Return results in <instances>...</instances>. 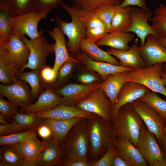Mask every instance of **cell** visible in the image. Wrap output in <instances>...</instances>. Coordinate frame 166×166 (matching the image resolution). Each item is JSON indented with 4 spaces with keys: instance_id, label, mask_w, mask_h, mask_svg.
<instances>
[{
    "instance_id": "cell-28",
    "label": "cell",
    "mask_w": 166,
    "mask_h": 166,
    "mask_svg": "<svg viewBox=\"0 0 166 166\" xmlns=\"http://www.w3.org/2000/svg\"><path fill=\"white\" fill-rule=\"evenodd\" d=\"M135 37L133 33L123 31H115L108 34L96 42L99 46H106L117 49L126 51L130 46L129 43L133 41Z\"/></svg>"
},
{
    "instance_id": "cell-38",
    "label": "cell",
    "mask_w": 166,
    "mask_h": 166,
    "mask_svg": "<svg viewBox=\"0 0 166 166\" xmlns=\"http://www.w3.org/2000/svg\"><path fill=\"white\" fill-rule=\"evenodd\" d=\"M73 6L83 11H93L100 6L110 4L115 6L120 5L123 0H71Z\"/></svg>"
},
{
    "instance_id": "cell-54",
    "label": "cell",
    "mask_w": 166,
    "mask_h": 166,
    "mask_svg": "<svg viewBox=\"0 0 166 166\" xmlns=\"http://www.w3.org/2000/svg\"><path fill=\"white\" fill-rule=\"evenodd\" d=\"M152 166H166V159L164 156L162 159L154 161Z\"/></svg>"
},
{
    "instance_id": "cell-25",
    "label": "cell",
    "mask_w": 166,
    "mask_h": 166,
    "mask_svg": "<svg viewBox=\"0 0 166 166\" xmlns=\"http://www.w3.org/2000/svg\"><path fill=\"white\" fill-rule=\"evenodd\" d=\"M118 155L128 161L131 166H148L137 148L129 140L117 138Z\"/></svg>"
},
{
    "instance_id": "cell-57",
    "label": "cell",
    "mask_w": 166,
    "mask_h": 166,
    "mask_svg": "<svg viewBox=\"0 0 166 166\" xmlns=\"http://www.w3.org/2000/svg\"><path fill=\"white\" fill-rule=\"evenodd\" d=\"M0 123L2 124L3 125L7 124L9 123L8 121L1 113H0Z\"/></svg>"
},
{
    "instance_id": "cell-18",
    "label": "cell",
    "mask_w": 166,
    "mask_h": 166,
    "mask_svg": "<svg viewBox=\"0 0 166 166\" xmlns=\"http://www.w3.org/2000/svg\"><path fill=\"white\" fill-rule=\"evenodd\" d=\"M82 118L81 117L67 119L41 118L39 125H45L50 128L54 142L60 147L71 129Z\"/></svg>"
},
{
    "instance_id": "cell-43",
    "label": "cell",
    "mask_w": 166,
    "mask_h": 166,
    "mask_svg": "<svg viewBox=\"0 0 166 166\" xmlns=\"http://www.w3.org/2000/svg\"><path fill=\"white\" fill-rule=\"evenodd\" d=\"M118 155L116 144L110 146L102 156L97 161L91 160V166H111L114 157Z\"/></svg>"
},
{
    "instance_id": "cell-49",
    "label": "cell",
    "mask_w": 166,
    "mask_h": 166,
    "mask_svg": "<svg viewBox=\"0 0 166 166\" xmlns=\"http://www.w3.org/2000/svg\"><path fill=\"white\" fill-rule=\"evenodd\" d=\"M120 6L121 7L137 6L146 10H150L147 6L145 0H123Z\"/></svg>"
},
{
    "instance_id": "cell-34",
    "label": "cell",
    "mask_w": 166,
    "mask_h": 166,
    "mask_svg": "<svg viewBox=\"0 0 166 166\" xmlns=\"http://www.w3.org/2000/svg\"><path fill=\"white\" fill-rule=\"evenodd\" d=\"M154 16L149 19L152 27L159 37L166 38V5L161 3L154 10Z\"/></svg>"
},
{
    "instance_id": "cell-58",
    "label": "cell",
    "mask_w": 166,
    "mask_h": 166,
    "mask_svg": "<svg viewBox=\"0 0 166 166\" xmlns=\"http://www.w3.org/2000/svg\"><path fill=\"white\" fill-rule=\"evenodd\" d=\"M163 132L164 136L166 139V125L163 129Z\"/></svg>"
},
{
    "instance_id": "cell-41",
    "label": "cell",
    "mask_w": 166,
    "mask_h": 166,
    "mask_svg": "<svg viewBox=\"0 0 166 166\" xmlns=\"http://www.w3.org/2000/svg\"><path fill=\"white\" fill-rule=\"evenodd\" d=\"M78 9L80 19L86 29L100 26H105L94 11H85Z\"/></svg>"
},
{
    "instance_id": "cell-17",
    "label": "cell",
    "mask_w": 166,
    "mask_h": 166,
    "mask_svg": "<svg viewBox=\"0 0 166 166\" xmlns=\"http://www.w3.org/2000/svg\"><path fill=\"white\" fill-rule=\"evenodd\" d=\"M61 104V97L53 89L48 88L41 93L34 103L22 108L19 111L25 114L44 112Z\"/></svg>"
},
{
    "instance_id": "cell-7",
    "label": "cell",
    "mask_w": 166,
    "mask_h": 166,
    "mask_svg": "<svg viewBox=\"0 0 166 166\" xmlns=\"http://www.w3.org/2000/svg\"><path fill=\"white\" fill-rule=\"evenodd\" d=\"M48 14L32 11L21 15L11 17L10 34L16 33L22 36L26 35L30 39L38 38L42 33L38 29L39 22L41 20L46 18Z\"/></svg>"
},
{
    "instance_id": "cell-47",
    "label": "cell",
    "mask_w": 166,
    "mask_h": 166,
    "mask_svg": "<svg viewBox=\"0 0 166 166\" xmlns=\"http://www.w3.org/2000/svg\"><path fill=\"white\" fill-rule=\"evenodd\" d=\"M41 75L42 81L47 88H49L56 82L57 73L49 66L46 65L41 70Z\"/></svg>"
},
{
    "instance_id": "cell-8",
    "label": "cell",
    "mask_w": 166,
    "mask_h": 166,
    "mask_svg": "<svg viewBox=\"0 0 166 166\" xmlns=\"http://www.w3.org/2000/svg\"><path fill=\"white\" fill-rule=\"evenodd\" d=\"M111 105V101L99 87L79 102L76 106L84 111L95 114L105 120L112 121Z\"/></svg>"
},
{
    "instance_id": "cell-5",
    "label": "cell",
    "mask_w": 166,
    "mask_h": 166,
    "mask_svg": "<svg viewBox=\"0 0 166 166\" xmlns=\"http://www.w3.org/2000/svg\"><path fill=\"white\" fill-rule=\"evenodd\" d=\"M22 38L28 46L30 52L27 62L21 72L26 68L32 70L41 69L46 66L47 57L50 54L54 53L55 43H49L42 32L38 38L34 39H28L25 35Z\"/></svg>"
},
{
    "instance_id": "cell-4",
    "label": "cell",
    "mask_w": 166,
    "mask_h": 166,
    "mask_svg": "<svg viewBox=\"0 0 166 166\" xmlns=\"http://www.w3.org/2000/svg\"><path fill=\"white\" fill-rule=\"evenodd\" d=\"M71 16L72 21L70 22H65L59 17L53 19L68 38L67 43L68 50L74 55L80 50L79 45L81 40L85 38L86 29L80 18L78 9L74 6H70L62 2L60 4Z\"/></svg>"
},
{
    "instance_id": "cell-30",
    "label": "cell",
    "mask_w": 166,
    "mask_h": 166,
    "mask_svg": "<svg viewBox=\"0 0 166 166\" xmlns=\"http://www.w3.org/2000/svg\"><path fill=\"white\" fill-rule=\"evenodd\" d=\"M0 159L5 161L8 166H32L24 159L17 144L2 145Z\"/></svg>"
},
{
    "instance_id": "cell-19",
    "label": "cell",
    "mask_w": 166,
    "mask_h": 166,
    "mask_svg": "<svg viewBox=\"0 0 166 166\" xmlns=\"http://www.w3.org/2000/svg\"><path fill=\"white\" fill-rule=\"evenodd\" d=\"M22 36L17 34L10 33L8 42L0 46L7 50L20 71L22 67L26 64L30 52L27 45L22 41Z\"/></svg>"
},
{
    "instance_id": "cell-23",
    "label": "cell",
    "mask_w": 166,
    "mask_h": 166,
    "mask_svg": "<svg viewBox=\"0 0 166 166\" xmlns=\"http://www.w3.org/2000/svg\"><path fill=\"white\" fill-rule=\"evenodd\" d=\"M128 71L117 73L109 75L101 83L100 88L106 93L111 102H116L119 93L123 85L129 81Z\"/></svg>"
},
{
    "instance_id": "cell-36",
    "label": "cell",
    "mask_w": 166,
    "mask_h": 166,
    "mask_svg": "<svg viewBox=\"0 0 166 166\" xmlns=\"http://www.w3.org/2000/svg\"><path fill=\"white\" fill-rule=\"evenodd\" d=\"M41 118L33 113H21L17 112L12 121L22 132L28 130H36L39 126Z\"/></svg>"
},
{
    "instance_id": "cell-33",
    "label": "cell",
    "mask_w": 166,
    "mask_h": 166,
    "mask_svg": "<svg viewBox=\"0 0 166 166\" xmlns=\"http://www.w3.org/2000/svg\"><path fill=\"white\" fill-rule=\"evenodd\" d=\"M11 17L5 0H0V46L7 43L9 39Z\"/></svg>"
},
{
    "instance_id": "cell-44",
    "label": "cell",
    "mask_w": 166,
    "mask_h": 166,
    "mask_svg": "<svg viewBox=\"0 0 166 166\" xmlns=\"http://www.w3.org/2000/svg\"><path fill=\"white\" fill-rule=\"evenodd\" d=\"M9 100H6L1 97L0 98V113L7 121H12L13 117L17 112L18 107Z\"/></svg>"
},
{
    "instance_id": "cell-12",
    "label": "cell",
    "mask_w": 166,
    "mask_h": 166,
    "mask_svg": "<svg viewBox=\"0 0 166 166\" xmlns=\"http://www.w3.org/2000/svg\"><path fill=\"white\" fill-rule=\"evenodd\" d=\"M101 83L98 81L89 84L71 83L58 88L55 91L61 97L62 104L75 106L94 90L100 87Z\"/></svg>"
},
{
    "instance_id": "cell-35",
    "label": "cell",
    "mask_w": 166,
    "mask_h": 166,
    "mask_svg": "<svg viewBox=\"0 0 166 166\" xmlns=\"http://www.w3.org/2000/svg\"><path fill=\"white\" fill-rule=\"evenodd\" d=\"M139 99L153 109L166 122V101L156 93L150 90Z\"/></svg>"
},
{
    "instance_id": "cell-10",
    "label": "cell",
    "mask_w": 166,
    "mask_h": 166,
    "mask_svg": "<svg viewBox=\"0 0 166 166\" xmlns=\"http://www.w3.org/2000/svg\"><path fill=\"white\" fill-rule=\"evenodd\" d=\"M156 136L143 124L137 140L136 147L148 166H152L153 162L164 157Z\"/></svg>"
},
{
    "instance_id": "cell-11",
    "label": "cell",
    "mask_w": 166,
    "mask_h": 166,
    "mask_svg": "<svg viewBox=\"0 0 166 166\" xmlns=\"http://www.w3.org/2000/svg\"><path fill=\"white\" fill-rule=\"evenodd\" d=\"M153 14L150 10H146L139 7L132 6L131 23L124 32L136 34L140 39V46L144 44L146 37L149 34L159 38L155 31L148 22Z\"/></svg>"
},
{
    "instance_id": "cell-20",
    "label": "cell",
    "mask_w": 166,
    "mask_h": 166,
    "mask_svg": "<svg viewBox=\"0 0 166 166\" xmlns=\"http://www.w3.org/2000/svg\"><path fill=\"white\" fill-rule=\"evenodd\" d=\"M33 114L40 118H48L59 119H67L75 117L89 119L95 114L84 111L76 105L70 106L62 104L57 106L49 111Z\"/></svg>"
},
{
    "instance_id": "cell-29",
    "label": "cell",
    "mask_w": 166,
    "mask_h": 166,
    "mask_svg": "<svg viewBox=\"0 0 166 166\" xmlns=\"http://www.w3.org/2000/svg\"><path fill=\"white\" fill-rule=\"evenodd\" d=\"M79 48L94 61L120 65L119 61L116 58L108 51L101 49L94 42L86 38L82 39L80 42Z\"/></svg>"
},
{
    "instance_id": "cell-21",
    "label": "cell",
    "mask_w": 166,
    "mask_h": 166,
    "mask_svg": "<svg viewBox=\"0 0 166 166\" xmlns=\"http://www.w3.org/2000/svg\"><path fill=\"white\" fill-rule=\"evenodd\" d=\"M126 51L111 48L107 49L111 55L119 60L120 65L133 68L146 67L145 63L142 57L139 49L138 40Z\"/></svg>"
},
{
    "instance_id": "cell-14",
    "label": "cell",
    "mask_w": 166,
    "mask_h": 166,
    "mask_svg": "<svg viewBox=\"0 0 166 166\" xmlns=\"http://www.w3.org/2000/svg\"><path fill=\"white\" fill-rule=\"evenodd\" d=\"M150 90L146 86L138 83L132 81L126 83L120 90L116 103L111 106L112 121L121 106L139 99Z\"/></svg>"
},
{
    "instance_id": "cell-46",
    "label": "cell",
    "mask_w": 166,
    "mask_h": 166,
    "mask_svg": "<svg viewBox=\"0 0 166 166\" xmlns=\"http://www.w3.org/2000/svg\"><path fill=\"white\" fill-rule=\"evenodd\" d=\"M109 33L105 26H100L86 29L85 38L96 42L106 35Z\"/></svg>"
},
{
    "instance_id": "cell-16",
    "label": "cell",
    "mask_w": 166,
    "mask_h": 166,
    "mask_svg": "<svg viewBox=\"0 0 166 166\" xmlns=\"http://www.w3.org/2000/svg\"><path fill=\"white\" fill-rule=\"evenodd\" d=\"M139 49L146 67L166 62V50L160 43L158 38L152 34L147 36L144 44L139 46Z\"/></svg>"
},
{
    "instance_id": "cell-24",
    "label": "cell",
    "mask_w": 166,
    "mask_h": 166,
    "mask_svg": "<svg viewBox=\"0 0 166 166\" xmlns=\"http://www.w3.org/2000/svg\"><path fill=\"white\" fill-rule=\"evenodd\" d=\"M20 71L18 65L7 50L0 47V81L4 85H10L18 80L16 73Z\"/></svg>"
},
{
    "instance_id": "cell-51",
    "label": "cell",
    "mask_w": 166,
    "mask_h": 166,
    "mask_svg": "<svg viewBox=\"0 0 166 166\" xmlns=\"http://www.w3.org/2000/svg\"><path fill=\"white\" fill-rule=\"evenodd\" d=\"M36 130L37 134L43 139H47L52 136V133L50 128L44 124L40 125Z\"/></svg>"
},
{
    "instance_id": "cell-53",
    "label": "cell",
    "mask_w": 166,
    "mask_h": 166,
    "mask_svg": "<svg viewBox=\"0 0 166 166\" xmlns=\"http://www.w3.org/2000/svg\"><path fill=\"white\" fill-rule=\"evenodd\" d=\"M160 76L166 89V62L162 63Z\"/></svg>"
},
{
    "instance_id": "cell-45",
    "label": "cell",
    "mask_w": 166,
    "mask_h": 166,
    "mask_svg": "<svg viewBox=\"0 0 166 166\" xmlns=\"http://www.w3.org/2000/svg\"><path fill=\"white\" fill-rule=\"evenodd\" d=\"M62 0H34V9L33 11L38 13L50 12L57 5L61 2Z\"/></svg>"
},
{
    "instance_id": "cell-2",
    "label": "cell",
    "mask_w": 166,
    "mask_h": 166,
    "mask_svg": "<svg viewBox=\"0 0 166 166\" xmlns=\"http://www.w3.org/2000/svg\"><path fill=\"white\" fill-rule=\"evenodd\" d=\"M60 148L63 158L83 161L89 160L87 119L83 118L72 127Z\"/></svg>"
},
{
    "instance_id": "cell-32",
    "label": "cell",
    "mask_w": 166,
    "mask_h": 166,
    "mask_svg": "<svg viewBox=\"0 0 166 166\" xmlns=\"http://www.w3.org/2000/svg\"><path fill=\"white\" fill-rule=\"evenodd\" d=\"M132 6H115L109 33L115 31H123L130 26L132 22Z\"/></svg>"
},
{
    "instance_id": "cell-26",
    "label": "cell",
    "mask_w": 166,
    "mask_h": 166,
    "mask_svg": "<svg viewBox=\"0 0 166 166\" xmlns=\"http://www.w3.org/2000/svg\"><path fill=\"white\" fill-rule=\"evenodd\" d=\"M63 156L60 147L54 142L52 136L48 140L44 148L36 160L37 166H49L55 164L62 166Z\"/></svg>"
},
{
    "instance_id": "cell-52",
    "label": "cell",
    "mask_w": 166,
    "mask_h": 166,
    "mask_svg": "<svg viewBox=\"0 0 166 166\" xmlns=\"http://www.w3.org/2000/svg\"><path fill=\"white\" fill-rule=\"evenodd\" d=\"M111 166H131V165L128 161L117 155L114 158Z\"/></svg>"
},
{
    "instance_id": "cell-40",
    "label": "cell",
    "mask_w": 166,
    "mask_h": 166,
    "mask_svg": "<svg viewBox=\"0 0 166 166\" xmlns=\"http://www.w3.org/2000/svg\"><path fill=\"white\" fill-rule=\"evenodd\" d=\"M115 7V6L110 4H105L100 6L93 11L105 26L109 33Z\"/></svg>"
},
{
    "instance_id": "cell-9",
    "label": "cell",
    "mask_w": 166,
    "mask_h": 166,
    "mask_svg": "<svg viewBox=\"0 0 166 166\" xmlns=\"http://www.w3.org/2000/svg\"><path fill=\"white\" fill-rule=\"evenodd\" d=\"M130 104L149 130L156 136L160 145L165 138L163 130L166 122L153 109L140 99L136 100Z\"/></svg>"
},
{
    "instance_id": "cell-6",
    "label": "cell",
    "mask_w": 166,
    "mask_h": 166,
    "mask_svg": "<svg viewBox=\"0 0 166 166\" xmlns=\"http://www.w3.org/2000/svg\"><path fill=\"white\" fill-rule=\"evenodd\" d=\"M162 63L142 68H134L128 71L129 81L143 85L151 91L164 95L166 99V89L160 75Z\"/></svg>"
},
{
    "instance_id": "cell-31",
    "label": "cell",
    "mask_w": 166,
    "mask_h": 166,
    "mask_svg": "<svg viewBox=\"0 0 166 166\" xmlns=\"http://www.w3.org/2000/svg\"><path fill=\"white\" fill-rule=\"evenodd\" d=\"M41 70L26 72L19 71L16 75L18 80L24 81L29 84L33 100L38 97L44 89L48 88L42 79Z\"/></svg>"
},
{
    "instance_id": "cell-3",
    "label": "cell",
    "mask_w": 166,
    "mask_h": 166,
    "mask_svg": "<svg viewBox=\"0 0 166 166\" xmlns=\"http://www.w3.org/2000/svg\"><path fill=\"white\" fill-rule=\"evenodd\" d=\"M112 122L117 138L129 140L136 147L144 123L130 103L120 108Z\"/></svg>"
},
{
    "instance_id": "cell-39",
    "label": "cell",
    "mask_w": 166,
    "mask_h": 166,
    "mask_svg": "<svg viewBox=\"0 0 166 166\" xmlns=\"http://www.w3.org/2000/svg\"><path fill=\"white\" fill-rule=\"evenodd\" d=\"M75 60L72 57L65 62L60 67L57 72L55 83L49 88L53 89L60 86L68 80L72 71Z\"/></svg>"
},
{
    "instance_id": "cell-55",
    "label": "cell",
    "mask_w": 166,
    "mask_h": 166,
    "mask_svg": "<svg viewBox=\"0 0 166 166\" xmlns=\"http://www.w3.org/2000/svg\"><path fill=\"white\" fill-rule=\"evenodd\" d=\"M163 156L166 159V139H165L159 145Z\"/></svg>"
},
{
    "instance_id": "cell-15",
    "label": "cell",
    "mask_w": 166,
    "mask_h": 166,
    "mask_svg": "<svg viewBox=\"0 0 166 166\" xmlns=\"http://www.w3.org/2000/svg\"><path fill=\"white\" fill-rule=\"evenodd\" d=\"M74 55L76 60L84 65L87 70L97 72L104 81L110 75L118 72L130 71L134 69L131 67L94 61L82 51H79Z\"/></svg>"
},
{
    "instance_id": "cell-48",
    "label": "cell",
    "mask_w": 166,
    "mask_h": 166,
    "mask_svg": "<svg viewBox=\"0 0 166 166\" xmlns=\"http://www.w3.org/2000/svg\"><path fill=\"white\" fill-rule=\"evenodd\" d=\"M92 161H83L63 158L62 166H91Z\"/></svg>"
},
{
    "instance_id": "cell-27",
    "label": "cell",
    "mask_w": 166,
    "mask_h": 166,
    "mask_svg": "<svg viewBox=\"0 0 166 166\" xmlns=\"http://www.w3.org/2000/svg\"><path fill=\"white\" fill-rule=\"evenodd\" d=\"M48 33L55 41L54 47L55 60L53 69L57 73L61 65L70 59L71 56L68 52L65 34L57 26Z\"/></svg>"
},
{
    "instance_id": "cell-37",
    "label": "cell",
    "mask_w": 166,
    "mask_h": 166,
    "mask_svg": "<svg viewBox=\"0 0 166 166\" xmlns=\"http://www.w3.org/2000/svg\"><path fill=\"white\" fill-rule=\"evenodd\" d=\"M11 17L23 15L33 10L34 0H5Z\"/></svg>"
},
{
    "instance_id": "cell-1",
    "label": "cell",
    "mask_w": 166,
    "mask_h": 166,
    "mask_svg": "<svg viewBox=\"0 0 166 166\" xmlns=\"http://www.w3.org/2000/svg\"><path fill=\"white\" fill-rule=\"evenodd\" d=\"M90 160L97 161L108 148L117 144V134L113 122L95 114L87 119Z\"/></svg>"
},
{
    "instance_id": "cell-13",
    "label": "cell",
    "mask_w": 166,
    "mask_h": 166,
    "mask_svg": "<svg viewBox=\"0 0 166 166\" xmlns=\"http://www.w3.org/2000/svg\"><path fill=\"white\" fill-rule=\"evenodd\" d=\"M0 94L21 108L32 103L31 89L25 81L18 80L10 85H0Z\"/></svg>"
},
{
    "instance_id": "cell-42",
    "label": "cell",
    "mask_w": 166,
    "mask_h": 166,
    "mask_svg": "<svg viewBox=\"0 0 166 166\" xmlns=\"http://www.w3.org/2000/svg\"><path fill=\"white\" fill-rule=\"evenodd\" d=\"M32 130H28L20 132L6 135H0V145L15 144L24 142Z\"/></svg>"
},
{
    "instance_id": "cell-22",
    "label": "cell",
    "mask_w": 166,
    "mask_h": 166,
    "mask_svg": "<svg viewBox=\"0 0 166 166\" xmlns=\"http://www.w3.org/2000/svg\"><path fill=\"white\" fill-rule=\"evenodd\" d=\"M36 130L33 129L26 140L17 144L24 159L32 166H37L36 160L48 142L47 139L40 140L37 137Z\"/></svg>"
},
{
    "instance_id": "cell-56",
    "label": "cell",
    "mask_w": 166,
    "mask_h": 166,
    "mask_svg": "<svg viewBox=\"0 0 166 166\" xmlns=\"http://www.w3.org/2000/svg\"><path fill=\"white\" fill-rule=\"evenodd\" d=\"M158 39L160 43L166 50V38L160 37Z\"/></svg>"
},
{
    "instance_id": "cell-50",
    "label": "cell",
    "mask_w": 166,
    "mask_h": 166,
    "mask_svg": "<svg viewBox=\"0 0 166 166\" xmlns=\"http://www.w3.org/2000/svg\"><path fill=\"white\" fill-rule=\"evenodd\" d=\"M79 81L84 84H89L96 82L100 81V79L96 75L90 73H84L78 77Z\"/></svg>"
}]
</instances>
